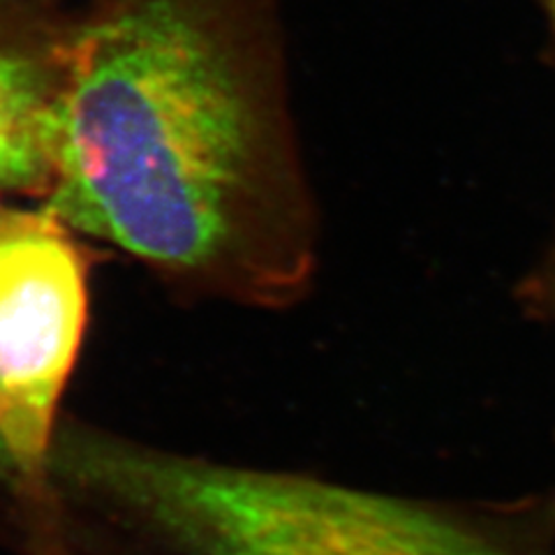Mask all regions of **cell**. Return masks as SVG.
I'll list each match as a JSON object with an SVG mask.
<instances>
[{
  "mask_svg": "<svg viewBox=\"0 0 555 555\" xmlns=\"http://www.w3.org/2000/svg\"><path fill=\"white\" fill-rule=\"evenodd\" d=\"M42 202L185 299H306L322 224L278 0H75Z\"/></svg>",
  "mask_w": 555,
  "mask_h": 555,
  "instance_id": "obj_1",
  "label": "cell"
},
{
  "mask_svg": "<svg viewBox=\"0 0 555 555\" xmlns=\"http://www.w3.org/2000/svg\"><path fill=\"white\" fill-rule=\"evenodd\" d=\"M81 516V555H555V489L414 498L120 433L83 467Z\"/></svg>",
  "mask_w": 555,
  "mask_h": 555,
  "instance_id": "obj_2",
  "label": "cell"
},
{
  "mask_svg": "<svg viewBox=\"0 0 555 555\" xmlns=\"http://www.w3.org/2000/svg\"><path fill=\"white\" fill-rule=\"evenodd\" d=\"M89 250L49 204L0 202V438L47 486L89 324Z\"/></svg>",
  "mask_w": 555,
  "mask_h": 555,
  "instance_id": "obj_3",
  "label": "cell"
},
{
  "mask_svg": "<svg viewBox=\"0 0 555 555\" xmlns=\"http://www.w3.org/2000/svg\"><path fill=\"white\" fill-rule=\"evenodd\" d=\"M75 0H0V202H42L54 181Z\"/></svg>",
  "mask_w": 555,
  "mask_h": 555,
  "instance_id": "obj_4",
  "label": "cell"
},
{
  "mask_svg": "<svg viewBox=\"0 0 555 555\" xmlns=\"http://www.w3.org/2000/svg\"><path fill=\"white\" fill-rule=\"evenodd\" d=\"M514 297L524 315L555 328V218L546 246L518 281Z\"/></svg>",
  "mask_w": 555,
  "mask_h": 555,
  "instance_id": "obj_6",
  "label": "cell"
},
{
  "mask_svg": "<svg viewBox=\"0 0 555 555\" xmlns=\"http://www.w3.org/2000/svg\"><path fill=\"white\" fill-rule=\"evenodd\" d=\"M51 524V486L30 477L0 438V548L12 555H40L49 544Z\"/></svg>",
  "mask_w": 555,
  "mask_h": 555,
  "instance_id": "obj_5",
  "label": "cell"
},
{
  "mask_svg": "<svg viewBox=\"0 0 555 555\" xmlns=\"http://www.w3.org/2000/svg\"><path fill=\"white\" fill-rule=\"evenodd\" d=\"M540 3L542 12L546 14V22H548V28H551V54L555 59V0H537Z\"/></svg>",
  "mask_w": 555,
  "mask_h": 555,
  "instance_id": "obj_7",
  "label": "cell"
}]
</instances>
